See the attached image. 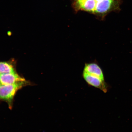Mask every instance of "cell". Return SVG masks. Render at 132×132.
Listing matches in <instances>:
<instances>
[{
    "label": "cell",
    "mask_w": 132,
    "mask_h": 132,
    "mask_svg": "<svg viewBox=\"0 0 132 132\" xmlns=\"http://www.w3.org/2000/svg\"><path fill=\"white\" fill-rule=\"evenodd\" d=\"M121 0H74L76 10L103 17L112 11H119Z\"/></svg>",
    "instance_id": "6da1fadb"
},
{
    "label": "cell",
    "mask_w": 132,
    "mask_h": 132,
    "mask_svg": "<svg viewBox=\"0 0 132 132\" xmlns=\"http://www.w3.org/2000/svg\"><path fill=\"white\" fill-rule=\"evenodd\" d=\"M27 81L12 85H0V100L6 102L10 109L12 107L13 100L16 92L25 86L27 85Z\"/></svg>",
    "instance_id": "7a4b0ae2"
},
{
    "label": "cell",
    "mask_w": 132,
    "mask_h": 132,
    "mask_svg": "<svg viewBox=\"0 0 132 132\" xmlns=\"http://www.w3.org/2000/svg\"><path fill=\"white\" fill-rule=\"evenodd\" d=\"M82 76L85 81L89 85L100 89L104 92H107V86L104 80L84 72L82 73Z\"/></svg>",
    "instance_id": "3957f363"
},
{
    "label": "cell",
    "mask_w": 132,
    "mask_h": 132,
    "mask_svg": "<svg viewBox=\"0 0 132 132\" xmlns=\"http://www.w3.org/2000/svg\"><path fill=\"white\" fill-rule=\"evenodd\" d=\"M26 81L16 72L0 74V82L1 85H12Z\"/></svg>",
    "instance_id": "277c9868"
},
{
    "label": "cell",
    "mask_w": 132,
    "mask_h": 132,
    "mask_svg": "<svg viewBox=\"0 0 132 132\" xmlns=\"http://www.w3.org/2000/svg\"><path fill=\"white\" fill-rule=\"evenodd\" d=\"M83 72L104 80L103 71L100 66L95 63H86L84 67Z\"/></svg>",
    "instance_id": "5b68a950"
},
{
    "label": "cell",
    "mask_w": 132,
    "mask_h": 132,
    "mask_svg": "<svg viewBox=\"0 0 132 132\" xmlns=\"http://www.w3.org/2000/svg\"><path fill=\"white\" fill-rule=\"evenodd\" d=\"M15 72L12 63L9 62H0V74Z\"/></svg>",
    "instance_id": "8992f818"
},
{
    "label": "cell",
    "mask_w": 132,
    "mask_h": 132,
    "mask_svg": "<svg viewBox=\"0 0 132 132\" xmlns=\"http://www.w3.org/2000/svg\"><path fill=\"white\" fill-rule=\"evenodd\" d=\"M1 85V82H0V85Z\"/></svg>",
    "instance_id": "52a82bcc"
}]
</instances>
